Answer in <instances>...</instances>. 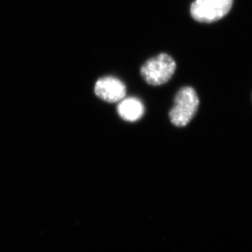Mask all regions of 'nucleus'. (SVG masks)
<instances>
[{
	"label": "nucleus",
	"instance_id": "f257e3e1",
	"mask_svg": "<svg viewBox=\"0 0 252 252\" xmlns=\"http://www.w3.org/2000/svg\"><path fill=\"white\" fill-rule=\"evenodd\" d=\"M199 98L191 87H183L175 97V103L170 110V122L174 126L184 127L191 122L198 109Z\"/></svg>",
	"mask_w": 252,
	"mask_h": 252
},
{
	"label": "nucleus",
	"instance_id": "f03ea898",
	"mask_svg": "<svg viewBox=\"0 0 252 252\" xmlns=\"http://www.w3.org/2000/svg\"><path fill=\"white\" fill-rule=\"evenodd\" d=\"M176 70V63L172 57L166 54L148 59L142 65L140 73L148 85H162L171 79Z\"/></svg>",
	"mask_w": 252,
	"mask_h": 252
},
{
	"label": "nucleus",
	"instance_id": "7ed1b4c3",
	"mask_svg": "<svg viewBox=\"0 0 252 252\" xmlns=\"http://www.w3.org/2000/svg\"><path fill=\"white\" fill-rule=\"evenodd\" d=\"M233 0H195L190 12L195 21L202 23L217 22L225 17L233 6Z\"/></svg>",
	"mask_w": 252,
	"mask_h": 252
},
{
	"label": "nucleus",
	"instance_id": "20e7f679",
	"mask_svg": "<svg viewBox=\"0 0 252 252\" xmlns=\"http://www.w3.org/2000/svg\"><path fill=\"white\" fill-rule=\"evenodd\" d=\"M95 94L107 102H116L124 99L126 87L124 83L113 76L100 78L95 84Z\"/></svg>",
	"mask_w": 252,
	"mask_h": 252
},
{
	"label": "nucleus",
	"instance_id": "39448f33",
	"mask_svg": "<svg viewBox=\"0 0 252 252\" xmlns=\"http://www.w3.org/2000/svg\"><path fill=\"white\" fill-rule=\"evenodd\" d=\"M120 117L126 122H134L141 119L145 112L143 102L136 97L122 99L117 107Z\"/></svg>",
	"mask_w": 252,
	"mask_h": 252
}]
</instances>
